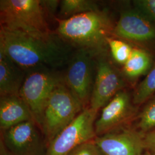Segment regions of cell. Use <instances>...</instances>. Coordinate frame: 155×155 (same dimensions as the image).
<instances>
[{"instance_id":"14","label":"cell","mask_w":155,"mask_h":155,"mask_svg":"<svg viewBox=\"0 0 155 155\" xmlns=\"http://www.w3.org/2000/svg\"><path fill=\"white\" fill-rule=\"evenodd\" d=\"M23 71L0 50L1 97L19 95L25 78Z\"/></svg>"},{"instance_id":"18","label":"cell","mask_w":155,"mask_h":155,"mask_svg":"<svg viewBox=\"0 0 155 155\" xmlns=\"http://www.w3.org/2000/svg\"><path fill=\"white\" fill-rule=\"evenodd\" d=\"M113 58L116 61L124 65L132 54L133 48L125 42L117 39H107Z\"/></svg>"},{"instance_id":"24","label":"cell","mask_w":155,"mask_h":155,"mask_svg":"<svg viewBox=\"0 0 155 155\" xmlns=\"http://www.w3.org/2000/svg\"><path fill=\"white\" fill-rule=\"evenodd\" d=\"M142 155H153V154H152V153H150V152H146V153H143V154H142Z\"/></svg>"},{"instance_id":"22","label":"cell","mask_w":155,"mask_h":155,"mask_svg":"<svg viewBox=\"0 0 155 155\" xmlns=\"http://www.w3.org/2000/svg\"><path fill=\"white\" fill-rule=\"evenodd\" d=\"M145 149L155 155V129L144 135Z\"/></svg>"},{"instance_id":"16","label":"cell","mask_w":155,"mask_h":155,"mask_svg":"<svg viewBox=\"0 0 155 155\" xmlns=\"http://www.w3.org/2000/svg\"><path fill=\"white\" fill-rule=\"evenodd\" d=\"M98 10V6L93 1L63 0L60 2V15L64 17L63 19Z\"/></svg>"},{"instance_id":"11","label":"cell","mask_w":155,"mask_h":155,"mask_svg":"<svg viewBox=\"0 0 155 155\" xmlns=\"http://www.w3.org/2000/svg\"><path fill=\"white\" fill-rule=\"evenodd\" d=\"M113 33L130 41H150L155 39V26L140 12L127 11L121 13Z\"/></svg>"},{"instance_id":"15","label":"cell","mask_w":155,"mask_h":155,"mask_svg":"<svg viewBox=\"0 0 155 155\" xmlns=\"http://www.w3.org/2000/svg\"><path fill=\"white\" fill-rule=\"evenodd\" d=\"M151 58L143 50L133 49L132 54L124 65V72L130 78H136L150 70Z\"/></svg>"},{"instance_id":"17","label":"cell","mask_w":155,"mask_h":155,"mask_svg":"<svg viewBox=\"0 0 155 155\" xmlns=\"http://www.w3.org/2000/svg\"><path fill=\"white\" fill-rule=\"evenodd\" d=\"M155 93V63L144 80L140 83L133 94L135 104L144 103Z\"/></svg>"},{"instance_id":"3","label":"cell","mask_w":155,"mask_h":155,"mask_svg":"<svg viewBox=\"0 0 155 155\" xmlns=\"http://www.w3.org/2000/svg\"><path fill=\"white\" fill-rule=\"evenodd\" d=\"M43 1L1 0V27L31 35L47 36L50 31Z\"/></svg>"},{"instance_id":"21","label":"cell","mask_w":155,"mask_h":155,"mask_svg":"<svg viewBox=\"0 0 155 155\" xmlns=\"http://www.w3.org/2000/svg\"><path fill=\"white\" fill-rule=\"evenodd\" d=\"M134 2L139 11L152 22H155V0H139Z\"/></svg>"},{"instance_id":"6","label":"cell","mask_w":155,"mask_h":155,"mask_svg":"<svg viewBox=\"0 0 155 155\" xmlns=\"http://www.w3.org/2000/svg\"><path fill=\"white\" fill-rule=\"evenodd\" d=\"M97 111L85 107L73 121L49 143L45 155H68L80 145L97 137L95 122Z\"/></svg>"},{"instance_id":"1","label":"cell","mask_w":155,"mask_h":155,"mask_svg":"<svg viewBox=\"0 0 155 155\" xmlns=\"http://www.w3.org/2000/svg\"><path fill=\"white\" fill-rule=\"evenodd\" d=\"M0 50L24 71L61 66L69 58L68 47L58 35L37 36L2 27Z\"/></svg>"},{"instance_id":"12","label":"cell","mask_w":155,"mask_h":155,"mask_svg":"<svg viewBox=\"0 0 155 155\" xmlns=\"http://www.w3.org/2000/svg\"><path fill=\"white\" fill-rule=\"evenodd\" d=\"M132 105L129 94L121 91L103 108L100 118L95 122L97 136L106 133L124 122L129 116Z\"/></svg>"},{"instance_id":"10","label":"cell","mask_w":155,"mask_h":155,"mask_svg":"<svg viewBox=\"0 0 155 155\" xmlns=\"http://www.w3.org/2000/svg\"><path fill=\"white\" fill-rule=\"evenodd\" d=\"M144 139L141 132L125 129L97 136L94 141L104 155H142Z\"/></svg>"},{"instance_id":"13","label":"cell","mask_w":155,"mask_h":155,"mask_svg":"<svg viewBox=\"0 0 155 155\" xmlns=\"http://www.w3.org/2000/svg\"><path fill=\"white\" fill-rule=\"evenodd\" d=\"M32 120L28 106L19 95L1 97L0 127L2 131Z\"/></svg>"},{"instance_id":"5","label":"cell","mask_w":155,"mask_h":155,"mask_svg":"<svg viewBox=\"0 0 155 155\" xmlns=\"http://www.w3.org/2000/svg\"><path fill=\"white\" fill-rule=\"evenodd\" d=\"M64 81L47 68L29 71L19 92L31 111L33 120L40 126L45 107L56 88Z\"/></svg>"},{"instance_id":"7","label":"cell","mask_w":155,"mask_h":155,"mask_svg":"<svg viewBox=\"0 0 155 155\" xmlns=\"http://www.w3.org/2000/svg\"><path fill=\"white\" fill-rule=\"evenodd\" d=\"M93 55L78 50L69 61L65 77L67 86L83 106L90 102L94 86Z\"/></svg>"},{"instance_id":"4","label":"cell","mask_w":155,"mask_h":155,"mask_svg":"<svg viewBox=\"0 0 155 155\" xmlns=\"http://www.w3.org/2000/svg\"><path fill=\"white\" fill-rule=\"evenodd\" d=\"M83 107L64 82L56 88L45 107L40 125L49 143L72 122Z\"/></svg>"},{"instance_id":"8","label":"cell","mask_w":155,"mask_h":155,"mask_svg":"<svg viewBox=\"0 0 155 155\" xmlns=\"http://www.w3.org/2000/svg\"><path fill=\"white\" fill-rule=\"evenodd\" d=\"M36 124L32 120L3 130L1 144L8 155H44Z\"/></svg>"},{"instance_id":"19","label":"cell","mask_w":155,"mask_h":155,"mask_svg":"<svg viewBox=\"0 0 155 155\" xmlns=\"http://www.w3.org/2000/svg\"><path fill=\"white\" fill-rule=\"evenodd\" d=\"M139 127L142 133L153 130L155 128V98L144 107L139 117Z\"/></svg>"},{"instance_id":"2","label":"cell","mask_w":155,"mask_h":155,"mask_svg":"<svg viewBox=\"0 0 155 155\" xmlns=\"http://www.w3.org/2000/svg\"><path fill=\"white\" fill-rule=\"evenodd\" d=\"M57 35L66 44L95 55L103 51L110 33V20L98 11L58 20Z\"/></svg>"},{"instance_id":"20","label":"cell","mask_w":155,"mask_h":155,"mask_svg":"<svg viewBox=\"0 0 155 155\" xmlns=\"http://www.w3.org/2000/svg\"><path fill=\"white\" fill-rule=\"evenodd\" d=\"M68 155H104L94 140L80 145Z\"/></svg>"},{"instance_id":"23","label":"cell","mask_w":155,"mask_h":155,"mask_svg":"<svg viewBox=\"0 0 155 155\" xmlns=\"http://www.w3.org/2000/svg\"><path fill=\"white\" fill-rule=\"evenodd\" d=\"M1 155H8L4 147L1 144Z\"/></svg>"},{"instance_id":"9","label":"cell","mask_w":155,"mask_h":155,"mask_svg":"<svg viewBox=\"0 0 155 155\" xmlns=\"http://www.w3.org/2000/svg\"><path fill=\"white\" fill-rule=\"evenodd\" d=\"M96 71L89 107L98 111L121 91L124 82L115 68L105 60L98 61Z\"/></svg>"}]
</instances>
